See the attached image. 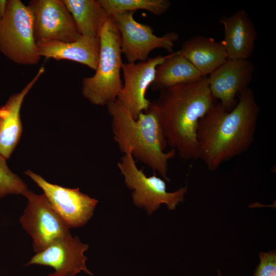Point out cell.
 Here are the masks:
<instances>
[{
  "mask_svg": "<svg viewBox=\"0 0 276 276\" xmlns=\"http://www.w3.org/2000/svg\"><path fill=\"white\" fill-rule=\"evenodd\" d=\"M260 107L252 90L239 94L231 110L214 103L199 121L198 159L211 171L246 152L254 142Z\"/></svg>",
  "mask_w": 276,
  "mask_h": 276,
  "instance_id": "1",
  "label": "cell"
},
{
  "mask_svg": "<svg viewBox=\"0 0 276 276\" xmlns=\"http://www.w3.org/2000/svg\"><path fill=\"white\" fill-rule=\"evenodd\" d=\"M208 76L159 91L150 107L157 113L168 145L186 160L198 159L199 120L214 103Z\"/></svg>",
  "mask_w": 276,
  "mask_h": 276,
  "instance_id": "2",
  "label": "cell"
},
{
  "mask_svg": "<svg viewBox=\"0 0 276 276\" xmlns=\"http://www.w3.org/2000/svg\"><path fill=\"white\" fill-rule=\"evenodd\" d=\"M107 106L111 118L113 139L120 151L124 154L130 153L134 159L170 181L168 164L176 152L173 149L165 151L168 144L156 112L149 107L134 120L117 101Z\"/></svg>",
  "mask_w": 276,
  "mask_h": 276,
  "instance_id": "3",
  "label": "cell"
},
{
  "mask_svg": "<svg viewBox=\"0 0 276 276\" xmlns=\"http://www.w3.org/2000/svg\"><path fill=\"white\" fill-rule=\"evenodd\" d=\"M99 37L100 53L96 72L93 76L83 78L82 93L93 104L107 106L117 101L123 88L121 36L112 15H109L104 22Z\"/></svg>",
  "mask_w": 276,
  "mask_h": 276,
  "instance_id": "4",
  "label": "cell"
},
{
  "mask_svg": "<svg viewBox=\"0 0 276 276\" xmlns=\"http://www.w3.org/2000/svg\"><path fill=\"white\" fill-rule=\"evenodd\" d=\"M0 51L17 64H36L41 58L28 7L20 0L7 1L0 20Z\"/></svg>",
  "mask_w": 276,
  "mask_h": 276,
  "instance_id": "5",
  "label": "cell"
},
{
  "mask_svg": "<svg viewBox=\"0 0 276 276\" xmlns=\"http://www.w3.org/2000/svg\"><path fill=\"white\" fill-rule=\"evenodd\" d=\"M118 167L124 176L127 188L132 190L133 203L144 208L149 214L165 203L169 210H174L179 202H183L187 191V187L169 192L165 180L154 174L147 176L143 170L139 169L130 153H125L118 163Z\"/></svg>",
  "mask_w": 276,
  "mask_h": 276,
  "instance_id": "6",
  "label": "cell"
},
{
  "mask_svg": "<svg viewBox=\"0 0 276 276\" xmlns=\"http://www.w3.org/2000/svg\"><path fill=\"white\" fill-rule=\"evenodd\" d=\"M133 14L123 12L112 15L120 34L122 53L128 63L146 60L156 49H164L170 54L173 52L174 43L179 38L177 33L172 31L157 36L151 26L137 21Z\"/></svg>",
  "mask_w": 276,
  "mask_h": 276,
  "instance_id": "7",
  "label": "cell"
},
{
  "mask_svg": "<svg viewBox=\"0 0 276 276\" xmlns=\"http://www.w3.org/2000/svg\"><path fill=\"white\" fill-rule=\"evenodd\" d=\"M24 196L28 199V203L20 222L32 237L36 253L71 234L44 194L38 195L28 190Z\"/></svg>",
  "mask_w": 276,
  "mask_h": 276,
  "instance_id": "8",
  "label": "cell"
},
{
  "mask_svg": "<svg viewBox=\"0 0 276 276\" xmlns=\"http://www.w3.org/2000/svg\"><path fill=\"white\" fill-rule=\"evenodd\" d=\"M27 6L33 17L36 43L48 41L71 42L81 36L63 0H32Z\"/></svg>",
  "mask_w": 276,
  "mask_h": 276,
  "instance_id": "9",
  "label": "cell"
},
{
  "mask_svg": "<svg viewBox=\"0 0 276 276\" xmlns=\"http://www.w3.org/2000/svg\"><path fill=\"white\" fill-rule=\"evenodd\" d=\"M43 191L50 205L69 228L84 225L92 217L98 201L72 189L51 183L31 170L25 172Z\"/></svg>",
  "mask_w": 276,
  "mask_h": 276,
  "instance_id": "10",
  "label": "cell"
},
{
  "mask_svg": "<svg viewBox=\"0 0 276 276\" xmlns=\"http://www.w3.org/2000/svg\"><path fill=\"white\" fill-rule=\"evenodd\" d=\"M171 54L158 55L138 63H123L124 83L117 101L134 120L137 119L140 113L149 108L151 101L146 97L147 89L154 80L157 66L168 58Z\"/></svg>",
  "mask_w": 276,
  "mask_h": 276,
  "instance_id": "11",
  "label": "cell"
},
{
  "mask_svg": "<svg viewBox=\"0 0 276 276\" xmlns=\"http://www.w3.org/2000/svg\"><path fill=\"white\" fill-rule=\"evenodd\" d=\"M88 248L87 244L70 234L36 253L26 265L36 264L52 267L54 272L48 276H76L82 271L93 275L85 264L87 258L84 252Z\"/></svg>",
  "mask_w": 276,
  "mask_h": 276,
  "instance_id": "12",
  "label": "cell"
},
{
  "mask_svg": "<svg viewBox=\"0 0 276 276\" xmlns=\"http://www.w3.org/2000/svg\"><path fill=\"white\" fill-rule=\"evenodd\" d=\"M255 69L249 59H227L208 77L213 97L226 110H231L237 102V95L248 88Z\"/></svg>",
  "mask_w": 276,
  "mask_h": 276,
  "instance_id": "13",
  "label": "cell"
},
{
  "mask_svg": "<svg viewBox=\"0 0 276 276\" xmlns=\"http://www.w3.org/2000/svg\"><path fill=\"white\" fill-rule=\"evenodd\" d=\"M224 29L221 42L229 60H247L251 56L257 38L254 24L244 10H239L229 16L219 19Z\"/></svg>",
  "mask_w": 276,
  "mask_h": 276,
  "instance_id": "14",
  "label": "cell"
},
{
  "mask_svg": "<svg viewBox=\"0 0 276 276\" xmlns=\"http://www.w3.org/2000/svg\"><path fill=\"white\" fill-rule=\"evenodd\" d=\"M45 68L41 66L33 78L19 93L11 96L0 106V155L9 159L18 144L22 131L20 108L26 96L32 89Z\"/></svg>",
  "mask_w": 276,
  "mask_h": 276,
  "instance_id": "15",
  "label": "cell"
},
{
  "mask_svg": "<svg viewBox=\"0 0 276 276\" xmlns=\"http://www.w3.org/2000/svg\"><path fill=\"white\" fill-rule=\"evenodd\" d=\"M40 56L56 60L73 61L96 71L99 57L100 37L81 36L76 41H48L37 43Z\"/></svg>",
  "mask_w": 276,
  "mask_h": 276,
  "instance_id": "16",
  "label": "cell"
},
{
  "mask_svg": "<svg viewBox=\"0 0 276 276\" xmlns=\"http://www.w3.org/2000/svg\"><path fill=\"white\" fill-rule=\"evenodd\" d=\"M180 51L202 76H209L227 59L226 51L220 42L201 35L186 40Z\"/></svg>",
  "mask_w": 276,
  "mask_h": 276,
  "instance_id": "17",
  "label": "cell"
},
{
  "mask_svg": "<svg viewBox=\"0 0 276 276\" xmlns=\"http://www.w3.org/2000/svg\"><path fill=\"white\" fill-rule=\"evenodd\" d=\"M203 77L181 53L173 52L156 68L154 80L151 85L153 90H161L175 86L197 81Z\"/></svg>",
  "mask_w": 276,
  "mask_h": 276,
  "instance_id": "18",
  "label": "cell"
},
{
  "mask_svg": "<svg viewBox=\"0 0 276 276\" xmlns=\"http://www.w3.org/2000/svg\"><path fill=\"white\" fill-rule=\"evenodd\" d=\"M81 36L99 37L109 14L99 0H63Z\"/></svg>",
  "mask_w": 276,
  "mask_h": 276,
  "instance_id": "19",
  "label": "cell"
},
{
  "mask_svg": "<svg viewBox=\"0 0 276 276\" xmlns=\"http://www.w3.org/2000/svg\"><path fill=\"white\" fill-rule=\"evenodd\" d=\"M99 2L110 15L119 12L145 10L159 16L166 12L171 5L169 0H99Z\"/></svg>",
  "mask_w": 276,
  "mask_h": 276,
  "instance_id": "20",
  "label": "cell"
},
{
  "mask_svg": "<svg viewBox=\"0 0 276 276\" xmlns=\"http://www.w3.org/2000/svg\"><path fill=\"white\" fill-rule=\"evenodd\" d=\"M28 188L23 180L8 168L0 155V198L9 194H24Z\"/></svg>",
  "mask_w": 276,
  "mask_h": 276,
  "instance_id": "21",
  "label": "cell"
},
{
  "mask_svg": "<svg viewBox=\"0 0 276 276\" xmlns=\"http://www.w3.org/2000/svg\"><path fill=\"white\" fill-rule=\"evenodd\" d=\"M260 263L252 276H276V253L275 250L259 254Z\"/></svg>",
  "mask_w": 276,
  "mask_h": 276,
  "instance_id": "22",
  "label": "cell"
},
{
  "mask_svg": "<svg viewBox=\"0 0 276 276\" xmlns=\"http://www.w3.org/2000/svg\"><path fill=\"white\" fill-rule=\"evenodd\" d=\"M7 1L0 0V20L3 17L7 5Z\"/></svg>",
  "mask_w": 276,
  "mask_h": 276,
  "instance_id": "23",
  "label": "cell"
},
{
  "mask_svg": "<svg viewBox=\"0 0 276 276\" xmlns=\"http://www.w3.org/2000/svg\"><path fill=\"white\" fill-rule=\"evenodd\" d=\"M217 276H223L220 270H218Z\"/></svg>",
  "mask_w": 276,
  "mask_h": 276,
  "instance_id": "24",
  "label": "cell"
}]
</instances>
